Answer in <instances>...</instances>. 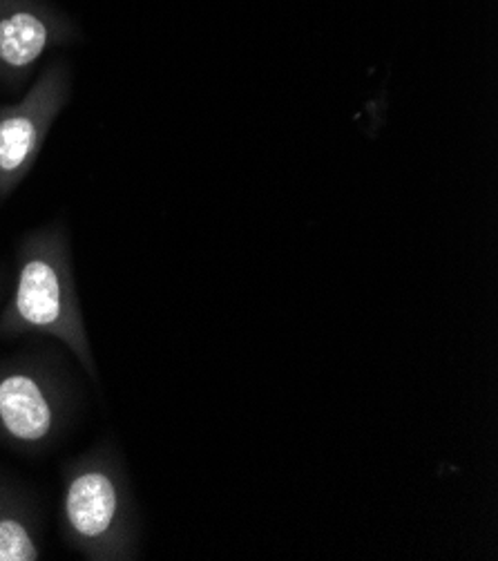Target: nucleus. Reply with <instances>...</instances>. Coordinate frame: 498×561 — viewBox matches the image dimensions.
<instances>
[{"instance_id":"4","label":"nucleus","mask_w":498,"mask_h":561,"mask_svg":"<svg viewBox=\"0 0 498 561\" xmlns=\"http://www.w3.org/2000/svg\"><path fill=\"white\" fill-rule=\"evenodd\" d=\"M72 99V72L51 61L14 103L0 105V204H5L36 165L45 139Z\"/></svg>"},{"instance_id":"3","label":"nucleus","mask_w":498,"mask_h":561,"mask_svg":"<svg viewBox=\"0 0 498 561\" xmlns=\"http://www.w3.org/2000/svg\"><path fill=\"white\" fill-rule=\"evenodd\" d=\"M77 389L54 350H27L0 358V443L40 457L70 430Z\"/></svg>"},{"instance_id":"1","label":"nucleus","mask_w":498,"mask_h":561,"mask_svg":"<svg viewBox=\"0 0 498 561\" xmlns=\"http://www.w3.org/2000/svg\"><path fill=\"white\" fill-rule=\"evenodd\" d=\"M45 335L63 345L99 382V369L83 320L70 231L61 219L21 236L10 291L0 305V341Z\"/></svg>"},{"instance_id":"7","label":"nucleus","mask_w":498,"mask_h":561,"mask_svg":"<svg viewBox=\"0 0 498 561\" xmlns=\"http://www.w3.org/2000/svg\"><path fill=\"white\" fill-rule=\"evenodd\" d=\"M10 285H12V275L3 264H0V305H3V300H5Z\"/></svg>"},{"instance_id":"2","label":"nucleus","mask_w":498,"mask_h":561,"mask_svg":"<svg viewBox=\"0 0 498 561\" xmlns=\"http://www.w3.org/2000/svg\"><path fill=\"white\" fill-rule=\"evenodd\" d=\"M59 528L88 561H132L141 552V517L128 468L113 438L63 463Z\"/></svg>"},{"instance_id":"5","label":"nucleus","mask_w":498,"mask_h":561,"mask_svg":"<svg viewBox=\"0 0 498 561\" xmlns=\"http://www.w3.org/2000/svg\"><path fill=\"white\" fill-rule=\"evenodd\" d=\"M77 38V23L47 0H0V88L25 90L45 56Z\"/></svg>"},{"instance_id":"6","label":"nucleus","mask_w":498,"mask_h":561,"mask_svg":"<svg viewBox=\"0 0 498 561\" xmlns=\"http://www.w3.org/2000/svg\"><path fill=\"white\" fill-rule=\"evenodd\" d=\"M40 501L19 479L0 472V561L43 559Z\"/></svg>"}]
</instances>
